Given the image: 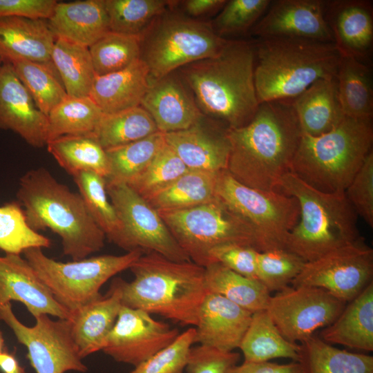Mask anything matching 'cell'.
<instances>
[{"label":"cell","instance_id":"cell-32","mask_svg":"<svg viewBox=\"0 0 373 373\" xmlns=\"http://www.w3.org/2000/svg\"><path fill=\"white\" fill-rule=\"evenodd\" d=\"M46 146L59 165L72 176L90 171L105 179L109 174L106 152L93 135L60 136L48 141Z\"/></svg>","mask_w":373,"mask_h":373},{"label":"cell","instance_id":"cell-27","mask_svg":"<svg viewBox=\"0 0 373 373\" xmlns=\"http://www.w3.org/2000/svg\"><path fill=\"white\" fill-rule=\"evenodd\" d=\"M149 86V70L138 59L123 70L96 76L89 97L104 114H111L140 106Z\"/></svg>","mask_w":373,"mask_h":373},{"label":"cell","instance_id":"cell-15","mask_svg":"<svg viewBox=\"0 0 373 373\" xmlns=\"http://www.w3.org/2000/svg\"><path fill=\"white\" fill-rule=\"evenodd\" d=\"M345 305L322 288L298 285L271 296L266 311L284 338L301 343L332 323Z\"/></svg>","mask_w":373,"mask_h":373},{"label":"cell","instance_id":"cell-14","mask_svg":"<svg viewBox=\"0 0 373 373\" xmlns=\"http://www.w3.org/2000/svg\"><path fill=\"white\" fill-rule=\"evenodd\" d=\"M372 276L373 249L360 238L306 262L291 285L320 287L347 303L372 282Z\"/></svg>","mask_w":373,"mask_h":373},{"label":"cell","instance_id":"cell-50","mask_svg":"<svg viewBox=\"0 0 373 373\" xmlns=\"http://www.w3.org/2000/svg\"><path fill=\"white\" fill-rule=\"evenodd\" d=\"M258 252L249 246L237 244L224 245L210 251L209 264L219 262L238 274L258 280L257 256Z\"/></svg>","mask_w":373,"mask_h":373},{"label":"cell","instance_id":"cell-43","mask_svg":"<svg viewBox=\"0 0 373 373\" xmlns=\"http://www.w3.org/2000/svg\"><path fill=\"white\" fill-rule=\"evenodd\" d=\"M88 48L96 76H103L140 59L141 37L109 31Z\"/></svg>","mask_w":373,"mask_h":373},{"label":"cell","instance_id":"cell-5","mask_svg":"<svg viewBox=\"0 0 373 373\" xmlns=\"http://www.w3.org/2000/svg\"><path fill=\"white\" fill-rule=\"evenodd\" d=\"M254 83L259 104L292 99L319 79L336 77L342 57L332 42L258 38Z\"/></svg>","mask_w":373,"mask_h":373},{"label":"cell","instance_id":"cell-45","mask_svg":"<svg viewBox=\"0 0 373 373\" xmlns=\"http://www.w3.org/2000/svg\"><path fill=\"white\" fill-rule=\"evenodd\" d=\"M189 171L165 142L146 168L127 184L146 200Z\"/></svg>","mask_w":373,"mask_h":373},{"label":"cell","instance_id":"cell-13","mask_svg":"<svg viewBox=\"0 0 373 373\" xmlns=\"http://www.w3.org/2000/svg\"><path fill=\"white\" fill-rule=\"evenodd\" d=\"M106 193L122 224L124 249L155 252L174 261H191L159 213L126 183H106Z\"/></svg>","mask_w":373,"mask_h":373},{"label":"cell","instance_id":"cell-22","mask_svg":"<svg viewBox=\"0 0 373 373\" xmlns=\"http://www.w3.org/2000/svg\"><path fill=\"white\" fill-rule=\"evenodd\" d=\"M140 106L163 133L189 128L203 117L184 83L172 73L150 82Z\"/></svg>","mask_w":373,"mask_h":373},{"label":"cell","instance_id":"cell-55","mask_svg":"<svg viewBox=\"0 0 373 373\" xmlns=\"http://www.w3.org/2000/svg\"><path fill=\"white\" fill-rule=\"evenodd\" d=\"M0 371L2 373H26L16 357L15 352H9L6 349L0 354Z\"/></svg>","mask_w":373,"mask_h":373},{"label":"cell","instance_id":"cell-11","mask_svg":"<svg viewBox=\"0 0 373 373\" xmlns=\"http://www.w3.org/2000/svg\"><path fill=\"white\" fill-rule=\"evenodd\" d=\"M158 213L189 259L202 267L210 263V251L221 245L237 244L257 250L250 229L216 197L194 207Z\"/></svg>","mask_w":373,"mask_h":373},{"label":"cell","instance_id":"cell-12","mask_svg":"<svg viewBox=\"0 0 373 373\" xmlns=\"http://www.w3.org/2000/svg\"><path fill=\"white\" fill-rule=\"evenodd\" d=\"M29 327L15 316L11 303L0 307V320L12 331L18 342L27 349V358L36 373L87 372L72 337L68 320H52L41 314Z\"/></svg>","mask_w":373,"mask_h":373},{"label":"cell","instance_id":"cell-40","mask_svg":"<svg viewBox=\"0 0 373 373\" xmlns=\"http://www.w3.org/2000/svg\"><path fill=\"white\" fill-rule=\"evenodd\" d=\"M164 144V133L157 131L145 138L106 150L110 170L106 183H129L146 168Z\"/></svg>","mask_w":373,"mask_h":373},{"label":"cell","instance_id":"cell-39","mask_svg":"<svg viewBox=\"0 0 373 373\" xmlns=\"http://www.w3.org/2000/svg\"><path fill=\"white\" fill-rule=\"evenodd\" d=\"M103 115L89 96H67L48 115V142L63 135H93Z\"/></svg>","mask_w":373,"mask_h":373},{"label":"cell","instance_id":"cell-47","mask_svg":"<svg viewBox=\"0 0 373 373\" xmlns=\"http://www.w3.org/2000/svg\"><path fill=\"white\" fill-rule=\"evenodd\" d=\"M271 3L270 0L227 1L211 26L221 37L245 32L265 15Z\"/></svg>","mask_w":373,"mask_h":373},{"label":"cell","instance_id":"cell-44","mask_svg":"<svg viewBox=\"0 0 373 373\" xmlns=\"http://www.w3.org/2000/svg\"><path fill=\"white\" fill-rule=\"evenodd\" d=\"M50 240L28 224L22 207L13 202L0 207V249L20 255L29 248H48Z\"/></svg>","mask_w":373,"mask_h":373},{"label":"cell","instance_id":"cell-51","mask_svg":"<svg viewBox=\"0 0 373 373\" xmlns=\"http://www.w3.org/2000/svg\"><path fill=\"white\" fill-rule=\"evenodd\" d=\"M240 354L199 345L191 347L185 370L187 373H226L236 365Z\"/></svg>","mask_w":373,"mask_h":373},{"label":"cell","instance_id":"cell-9","mask_svg":"<svg viewBox=\"0 0 373 373\" xmlns=\"http://www.w3.org/2000/svg\"><path fill=\"white\" fill-rule=\"evenodd\" d=\"M215 195L250 229L258 251L285 249L300 216L295 198L247 186L227 170L217 175Z\"/></svg>","mask_w":373,"mask_h":373},{"label":"cell","instance_id":"cell-23","mask_svg":"<svg viewBox=\"0 0 373 373\" xmlns=\"http://www.w3.org/2000/svg\"><path fill=\"white\" fill-rule=\"evenodd\" d=\"M122 306L120 278H116L105 296L69 312L72 337L83 359L102 351Z\"/></svg>","mask_w":373,"mask_h":373},{"label":"cell","instance_id":"cell-49","mask_svg":"<svg viewBox=\"0 0 373 373\" xmlns=\"http://www.w3.org/2000/svg\"><path fill=\"white\" fill-rule=\"evenodd\" d=\"M356 211L365 222L373 227V151L365 159L361 168L345 191Z\"/></svg>","mask_w":373,"mask_h":373},{"label":"cell","instance_id":"cell-25","mask_svg":"<svg viewBox=\"0 0 373 373\" xmlns=\"http://www.w3.org/2000/svg\"><path fill=\"white\" fill-rule=\"evenodd\" d=\"M56 37L45 19L22 17L0 18V59L12 63H51Z\"/></svg>","mask_w":373,"mask_h":373},{"label":"cell","instance_id":"cell-36","mask_svg":"<svg viewBox=\"0 0 373 373\" xmlns=\"http://www.w3.org/2000/svg\"><path fill=\"white\" fill-rule=\"evenodd\" d=\"M338 97L346 117L372 119L371 68L365 63L342 57L336 75Z\"/></svg>","mask_w":373,"mask_h":373},{"label":"cell","instance_id":"cell-33","mask_svg":"<svg viewBox=\"0 0 373 373\" xmlns=\"http://www.w3.org/2000/svg\"><path fill=\"white\" fill-rule=\"evenodd\" d=\"M304 373H373V357L332 346L312 336L300 344Z\"/></svg>","mask_w":373,"mask_h":373},{"label":"cell","instance_id":"cell-17","mask_svg":"<svg viewBox=\"0 0 373 373\" xmlns=\"http://www.w3.org/2000/svg\"><path fill=\"white\" fill-rule=\"evenodd\" d=\"M252 28L258 38H299L332 42L323 0H278Z\"/></svg>","mask_w":373,"mask_h":373},{"label":"cell","instance_id":"cell-21","mask_svg":"<svg viewBox=\"0 0 373 373\" xmlns=\"http://www.w3.org/2000/svg\"><path fill=\"white\" fill-rule=\"evenodd\" d=\"M252 314L220 295L207 293L198 312L194 343L232 352L239 348Z\"/></svg>","mask_w":373,"mask_h":373},{"label":"cell","instance_id":"cell-26","mask_svg":"<svg viewBox=\"0 0 373 373\" xmlns=\"http://www.w3.org/2000/svg\"><path fill=\"white\" fill-rule=\"evenodd\" d=\"M48 23L56 37L88 48L110 31L104 0L57 2Z\"/></svg>","mask_w":373,"mask_h":373},{"label":"cell","instance_id":"cell-29","mask_svg":"<svg viewBox=\"0 0 373 373\" xmlns=\"http://www.w3.org/2000/svg\"><path fill=\"white\" fill-rule=\"evenodd\" d=\"M336 319L324 327L321 339L357 350H373V282L349 302Z\"/></svg>","mask_w":373,"mask_h":373},{"label":"cell","instance_id":"cell-30","mask_svg":"<svg viewBox=\"0 0 373 373\" xmlns=\"http://www.w3.org/2000/svg\"><path fill=\"white\" fill-rule=\"evenodd\" d=\"M204 284L207 293L220 295L252 314L266 310L271 297L258 280L238 274L219 262L204 267Z\"/></svg>","mask_w":373,"mask_h":373},{"label":"cell","instance_id":"cell-48","mask_svg":"<svg viewBox=\"0 0 373 373\" xmlns=\"http://www.w3.org/2000/svg\"><path fill=\"white\" fill-rule=\"evenodd\" d=\"M195 334V327L187 329L167 347L134 367L130 373H182Z\"/></svg>","mask_w":373,"mask_h":373},{"label":"cell","instance_id":"cell-6","mask_svg":"<svg viewBox=\"0 0 373 373\" xmlns=\"http://www.w3.org/2000/svg\"><path fill=\"white\" fill-rule=\"evenodd\" d=\"M278 191L298 201L299 220L287 236L285 249L305 262L360 238L358 216L345 192H322L291 171L281 178Z\"/></svg>","mask_w":373,"mask_h":373},{"label":"cell","instance_id":"cell-56","mask_svg":"<svg viewBox=\"0 0 373 373\" xmlns=\"http://www.w3.org/2000/svg\"><path fill=\"white\" fill-rule=\"evenodd\" d=\"M4 338L3 332L0 330V354L5 350Z\"/></svg>","mask_w":373,"mask_h":373},{"label":"cell","instance_id":"cell-34","mask_svg":"<svg viewBox=\"0 0 373 373\" xmlns=\"http://www.w3.org/2000/svg\"><path fill=\"white\" fill-rule=\"evenodd\" d=\"M51 63L68 96H89L96 75L88 47L56 37Z\"/></svg>","mask_w":373,"mask_h":373},{"label":"cell","instance_id":"cell-31","mask_svg":"<svg viewBox=\"0 0 373 373\" xmlns=\"http://www.w3.org/2000/svg\"><path fill=\"white\" fill-rule=\"evenodd\" d=\"M239 348L245 362L262 363L277 358L298 362L300 358V344L284 338L266 310L252 314Z\"/></svg>","mask_w":373,"mask_h":373},{"label":"cell","instance_id":"cell-20","mask_svg":"<svg viewBox=\"0 0 373 373\" xmlns=\"http://www.w3.org/2000/svg\"><path fill=\"white\" fill-rule=\"evenodd\" d=\"M12 300L22 303L34 318L41 314L64 319L69 316L25 258L6 254L0 256V307Z\"/></svg>","mask_w":373,"mask_h":373},{"label":"cell","instance_id":"cell-24","mask_svg":"<svg viewBox=\"0 0 373 373\" xmlns=\"http://www.w3.org/2000/svg\"><path fill=\"white\" fill-rule=\"evenodd\" d=\"M202 119L189 128L164 133L166 144L191 171L226 170L230 151L227 127L209 129Z\"/></svg>","mask_w":373,"mask_h":373},{"label":"cell","instance_id":"cell-7","mask_svg":"<svg viewBox=\"0 0 373 373\" xmlns=\"http://www.w3.org/2000/svg\"><path fill=\"white\" fill-rule=\"evenodd\" d=\"M371 118L345 117L318 136L302 134L290 171L325 193L345 192L372 151Z\"/></svg>","mask_w":373,"mask_h":373},{"label":"cell","instance_id":"cell-16","mask_svg":"<svg viewBox=\"0 0 373 373\" xmlns=\"http://www.w3.org/2000/svg\"><path fill=\"white\" fill-rule=\"evenodd\" d=\"M177 328L150 314L122 305L102 351L117 362L134 367L173 343Z\"/></svg>","mask_w":373,"mask_h":373},{"label":"cell","instance_id":"cell-42","mask_svg":"<svg viewBox=\"0 0 373 373\" xmlns=\"http://www.w3.org/2000/svg\"><path fill=\"white\" fill-rule=\"evenodd\" d=\"M10 64L37 108L46 116L68 96L52 64L17 61Z\"/></svg>","mask_w":373,"mask_h":373},{"label":"cell","instance_id":"cell-19","mask_svg":"<svg viewBox=\"0 0 373 373\" xmlns=\"http://www.w3.org/2000/svg\"><path fill=\"white\" fill-rule=\"evenodd\" d=\"M323 15L342 57L364 62L372 53L373 7L367 0L323 1Z\"/></svg>","mask_w":373,"mask_h":373},{"label":"cell","instance_id":"cell-54","mask_svg":"<svg viewBox=\"0 0 373 373\" xmlns=\"http://www.w3.org/2000/svg\"><path fill=\"white\" fill-rule=\"evenodd\" d=\"M224 0H188L184 3V8L188 15L200 16L215 11L224 6Z\"/></svg>","mask_w":373,"mask_h":373},{"label":"cell","instance_id":"cell-8","mask_svg":"<svg viewBox=\"0 0 373 373\" xmlns=\"http://www.w3.org/2000/svg\"><path fill=\"white\" fill-rule=\"evenodd\" d=\"M140 37V59L148 66L150 82L217 55L228 41L217 35L211 24L165 12Z\"/></svg>","mask_w":373,"mask_h":373},{"label":"cell","instance_id":"cell-18","mask_svg":"<svg viewBox=\"0 0 373 373\" xmlns=\"http://www.w3.org/2000/svg\"><path fill=\"white\" fill-rule=\"evenodd\" d=\"M0 129L18 134L28 144L48 142V119L36 106L10 63L0 67Z\"/></svg>","mask_w":373,"mask_h":373},{"label":"cell","instance_id":"cell-53","mask_svg":"<svg viewBox=\"0 0 373 373\" xmlns=\"http://www.w3.org/2000/svg\"><path fill=\"white\" fill-rule=\"evenodd\" d=\"M226 373H304L299 362L278 364L269 361L262 363L243 362L234 365Z\"/></svg>","mask_w":373,"mask_h":373},{"label":"cell","instance_id":"cell-4","mask_svg":"<svg viewBox=\"0 0 373 373\" xmlns=\"http://www.w3.org/2000/svg\"><path fill=\"white\" fill-rule=\"evenodd\" d=\"M134 278H120L122 305L195 326L207 294L204 267L174 261L157 253L143 254L129 268Z\"/></svg>","mask_w":373,"mask_h":373},{"label":"cell","instance_id":"cell-46","mask_svg":"<svg viewBox=\"0 0 373 373\" xmlns=\"http://www.w3.org/2000/svg\"><path fill=\"white\" fill-rule=\"evenodd\" d=\"M305 262L286 249L259 251L257 256V279L269 292L280 291L291 284Z\"/></svg>","mask_w":373,"mask_h":373},{"label":"cell","instance_id":"cell-37","mask_svg":"<svg viewBox=\"0 0 373 373\" xmlns=\"http://www.w3.org/2000/svg\"><path fill=\"white\" fill-rule=\"evenodd\" d=\"M159 131L141 106L104 114L93 135L106 151L145 138Z\"/></svg>","mask_w":373,"mask_h":373},{"label":"cell","instance_id":"cell-28","mask_svg":"<svg viewBox=\"0 0 373 373\" xmlns=\"http://www.w3.org/2000/svg\"><path fill=\"white\" fill-rule=\"evenodd\" d=\"M292 104L304 135L325 133L346 117L338 97L336 77L316 80L292 99Z\"/></svg>","mask_w":373,"mask_h":373},{"label":"cell","instance_id":"cell-35","mask_svg":"<svg viewBox=\"0 0 373 373\" xmlns=\"http://www.w3.org/2000/svg\"><path fill=\"white\" fill-rule=\"evenodd\" d=\"M218 173L189 171L146 200L157 211H174L207 203L216 197Z\"/></svg>","mask_w":373,"mask_h":373},{"label":"cell","instance_id":"cell-41","mask_svg":"<svg viewBox=\"0 0 373 373\" xmlns=\"http://www.w3.org/2000/svg\"><path fill=\"white\" fill-rule=\"evenodd\" d=\"M170 3L164 0H104L110 31L141 37Z\"/></svg>","mask_w":373,"mask_h":373},{"label":"cell","instance_id":"cell-3","mask_svg":"<svg viewBox=\"0 0 373 373\" xmlns=\"http://www.w3.org/2000/svg\"><path fill=\"white\" fill-rule=\"evenodd\" d=\"M17 196L28 225L36 231L48 229L57 234L64 254L73 260L104 247L106 236L81 195L58 182L48 169L26 172L20 179Z\"/></svg>","mask_w":373,"mask_h":373},{"label":"cell","instance_id":"cell-10","mask_svg":"<svg viewBox=\"0 0 373 373\" xmlns=\"http://www.w3.org/2000/svg\"><path fill=\"white\" fill-rule=\"evenodd\" d=\"M23 254L55 299L68 312L99 298L104 284L129 269L143 254L135 250L120 256L102 255L63 262L48 257L39 247L29 248Z\"/></svg>","mask_w":373,"mask_h":373},{"label":"cell","instance_id":"cell-38","mask_svg":"<svg viewBox=\"0 0 373 373\" xmlns=\"http://www.w3.org/2000/svg\"><path fill=\"white\" fill-rule=\"evenodd\" d=\"M73 178L88 211L106 238L124 249L123 227L108 200L104 178L90 171L78 173Z\"/></svg>","mask_w":373,"mask_h":373},{"label":"cell","instance_id":"cell-1","mask_svg":"<svg viewBox=\"0 0 373 373\" xmlns=\"http://www.w3.org/2000/svg\"><path fill=\"white\" fill-rule=\"evenodd\" d=\"M301 136L292 99L259 104L247 124L227 129L226 170L247 186L278 191L281 178L290 171Z\"/></svg>","mask_w":373,"mask_h":373},{"label":"cell","instance_id":"cell-52","mask_svg":"<svg viewBox=\"0 0 373 373\" xmlns=\"http://www.w3.org/2000/svg\"><path fill=\"white\" fill-rule=\"evenodd\" d=\"M55 0H0V18L22 17L48 20Z\"/></svg>","mask_w":373,"mask_h":373},{"label":"cell","instance_id":"cell-2","mask_svg":"<svg viewBox=\"0 0 373 373\" xmlns=\"http://www.w3.org/2000/svg\"><path fill=\"white\" fill-rule=\"evenodd\" d=\"M254 42L228 40L216 56L180 68L182 79L204 115L228 128L247 124L259 102Z\"/></svg>","mask_w":373,"mask_h":373},{"label":"cell","instance_id":"cell-57","mask_svg":"<svg viewBox=\"0 0 373 373\" xmlns=\"http://www.w3.org/2000/svg\"><path fill=\"white\" fill-rule=\"evenodd\" d=\"M1 64H2V61H1V60L0 59V67H1Z\"/></svg>","mask_w":373,"mask_h":373}]
</instances>
